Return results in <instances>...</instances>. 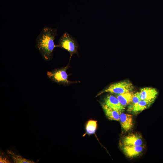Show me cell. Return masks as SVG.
Here are the masks:
<instances>
[{"label": "cell", "instance_id": "obj_1", "mask_svg": "<svg viewBox=\"0 0 163 163\" xmlns=\"http://www.w3.org/2000/svg\"><path fill=\"white\" fill-rule=\"evenodd\" d=\"M57 31V28L46 26L36 38L35 47L46 61L51 60L54 49L58 47L54 42L56 37L58 35Z\"/></svg>", "mask_w": 163, "mask_h": 163}, {"label": "cell", "instance_id": "obj_2", "mask_svg": "<svg viewBox=\"0 0 163 163\" xmlns=\"http://www.w3.org/2000/svg\"><path fill=\"white\" fill-rule=\"evenodd\" d=\"M58 47L68 51L70 56V60L74 54H78V45L76 40L67 32L64 33L60 37Z\"/></svg>", "mask_w": 163, "mask_h": 163}, {"label": "cell", "instance_id": "obj_3", "mask_svg": "<svg viewBox=\"0 0 163 163\" xmlns=\"http://www.w3.org/2000/svg\"><path fill=\"white\" fill-rule=\"evenodd\" d=\"M69 64L65 67L47 71V75L52 81L59 84L66 85L72 83L68 80L66 70L69 68Z\"/></svg>", "mask_w": 163, "mask_h": 163}, {"label": "cell", "instance_id": "obj_4", "mask_svg": "<svg viewBox=\"0 0 163 163\" xmlns=\"http://www.w3.org/2000/svg\"><path fill=\"white\" fill-rule=\"evenodd\" d=\"M133 89L132 84L126 80L110 85L107 88L98 93L96 96L104 92H110L117 94L131 91Z\"/></svg>", "mask_w": 163, "mask_h": 163}, {"label": "cell", "instance_id": "obj_5", "mask_svg": "<svg viewBox=\"0 0 163 163\" xmlns=\"http://www.w3.org/2000/svg\"><path fill=\"white\" fill-rule=\"evenodd\" d=\"M104 103L120 114L125 109L117 97L112 95H107L104 99Z\"/></svg>", "mask_w": 163, "mask_h": 163}, {"label": "cell", "instance_id": "obj_6", "mask_svg": "<svg viewBox=\"0 0 163 163\" xmlns=\"http://www.w3.org/2000/svg\"><path fill=\"white\" fill-rule=\"evenodd\" d=\"M141 137L137 134H129L124 137L123 145L141 146L142 144Z\"/></svg>", "mask_w": 163, "mask_h": 163}, {"label": "cell", "instance_id": "obj_7", "mask_svg": "<svg viewBox=\"0 0 163 163\" xmlns=\"http://www.w3.org/2000/svg\"><path fill=\"white\" fill-rule=\"evenodd\" d=\"M140 93L141 100L154 101L158 94L157 90L151 87H145L141 88Z\"/></svg>", "mask_w": 163, "mask_h": 163}, {"label": "cell", "instance_id": "obj_8", "mask_svg": "<svg viewBox=\"0 0 163 163\" xmlns=\"http://www.w3.org/2000/svg\"><path fill=\"white\" fill-rule=\"evenodd\" d=\"M120 118L121 127L125 131L128 132L132 129L133 120L132 115L121 113L120 115Z\"/></svg>", "mask_w": 163, "mask_h": 163}, {"label": "cell", "instance_id": "obj_9", "mask_svg": "<svg viewBox=\"0 0 163 163\" xmlns=\"http://www.w3.org/2000/svg\"><path fill=\"white\" fill-rule=\"evenodd\" d=\"M122 150L125 155L129 158H133L139 155L143 150L142 146L123 145Z\"/></svg>", "mask_w": 163, "mask_h": 163}, {"label": "cell", "instance_id": "obj_10", "mask_svg": "<svg viewBox=\"0 0 163 163\" xmlns=\"http://www.w3.org/2000/svg\"><path fill=\"white\" fill-rule=\"evenodd\" d=\"M101 106L106 116L111 120H120V114L113 109L104 103Z\"/></svg>", "mask_w": 163, "mask_h": 163}, {"label": "cell", "instance_id": "obj_11", "mask_svg": "<svg viewBox=\"0 0 163 163\" xmlns=\"http://www.w3.org/2000/svg\"><path fill=\"white\" fill-rule=\"evenodd\" d=\"M154 101L141 100L133 107L132 112L135 114H137L149 107Z\"/></svg>", "mask_w": 163, "mask_h": 163}, {"label": "cell", "instance_id": "obj_12", "mask_svg": "<svg viewBox=\"0 0 163 163\" xmlns=\"http://www.w3.org/2000/svg\"><path fill=\"white\" fill-rule=\"evenodd\" d=\"M134 93L131 91L117 94L116 97L120 103L124 107L132 102Z\"/></svg>", "mask_w": 163, "mask_h": 163}, {"label": "cell", "instance_id": "obj_13", "mask_svg": "<svg viewBox=\"0 0 163 163\" xmlns=\"http://www.w3.org/2000/svg\"><path fill=\"white\" fill-rule=\"evenodd\" d=\"M97 127V121L94 120H90L87 122L86 129L87 133L89 134H94L95 132Z\"/></svg>", "mask_w": 163, "mask_h": 163}, {"label": "cell", "instance_id": "obj_14", "mask_svg": "<svg viewBox=\"0 0 163 163\" xmlns=\"http://www.w3.org/2000/svg\"><path fill=\"white\" fill-rule=\"evenodd\" d=\"M141 100L140 92H137L134 94L133 100L128 107V111H132L134 107Z\"/></svg>", "mask_w": 163, "mask_h": 163}, {"label": "cell", "instance_id": "obj_15", "mask_svg": "<svg viewBox=\"0 0 163 163\" xmlns=\"http://www.w3.org/2000/svg\"><path fill=\"white\" fill-rule=\"evenodd\" d=\"M4 159H5V161H6V160H7L6 158H4Z\"/></svg>", "mask_w": 163, "mask_h": 163}]
</instances>
